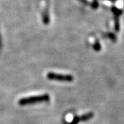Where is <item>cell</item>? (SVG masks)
I'll use <instances>...</instances> for the list:
<instances>
[{
  "label": "cell",
  "mask_w": 124,
  "mask_h": 124,
  "mask_svg": "<svg viewBox=\"0 0 124 124\" xmlns=\"http://www.w3.org/2000/svg\"><path fill=\"white\" fill-rule=\"evenodd\" d=\"M50 100V96L48 94H45L42 95H37V96H32L29 97L22 98L19 100V104L20 106H26L29 104H34L40 102L48 101Z\"/></svg>",
  "instance_id": "6da1fadb"
},
{
  "label": "cell",
  "mask_w": 124,
  "mask_h": 124,
  "mask_svg": "<svg viewBox=\"0 0 124 124\" xmlns=\"http://www.w3.org/2000/svg\"><path fill=\"white\" fill-rule=\"evenodd\" d=\"M47 78L49 80L58 81H67L71 82L74 80V78L70 75H62V74H57L54 72H48L47 75Z\"/></svg>",
  "instance_id": "7a4b0ae2"
},
{
  "label": "cell",
  "mask_w": 124,
  "mask_h": 124,
  "mask_svg": "<svg viewBox=\"0 0 124 124\" xmlns=\"http://www.w3.org/2000/svg\"><path fill=\"white\" fill-rule=\"evenodd\" d=\"M93 116H94L93 112H89V113H87L85 115L80 116H75L70 123L66 122L65 124H77L81 121H86L91 119Z\"/></svg>",
  "instance_id": "3957f363"
}]
</instances>
